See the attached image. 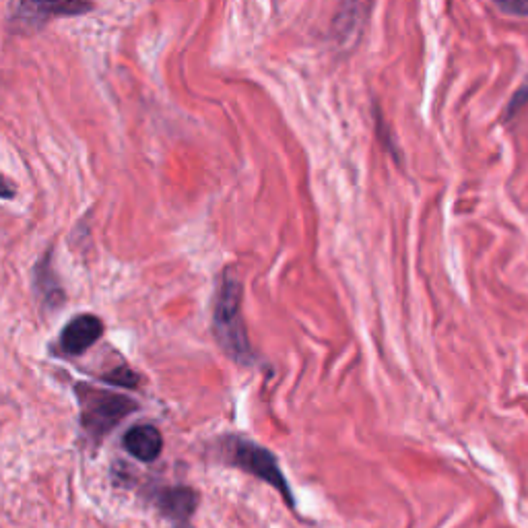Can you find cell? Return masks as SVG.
Segmentation results:
<instances>
[{
    "mask_svg": "<svg viewBox=\"0 0 528 528\" xmlns=\"http://www.w3.org/2000/svg\"><path fill=\"white\" fill-rule=\"evenodd\" d=\"M157 504L163 510V514H168L176 522H186L196 508V493L188 487L165 489L159 493Z\"/></svg>",
    "mask_w": 528,
    "mask_h": 528,
    "instance_id": "8992f818",
    "label": "cell"
},
{
    "mask_svg": "<svg viewBox=\"0 0 528 528\" xmlns=\"http://www.w3.org/2000/svg\"><path fill=\"white\" fill-rule=\"evenodd\" d=\"M215 335L219 345L229 357L240 363L252 359L246 326L242 318V285L234 277H225L221 281L217 302H215Z\"/></svg>",
    "mask_w": 528,
    "mask_h": 528,
    "instance_id": "6da1fadb",
    "label": "cell"
},
{
    "mask_svg": "<svg viewBox=\"0 0 528 528\" xmlns=\"http://www.w3.org/2000/svg\"><path fill=\"white\" fill-rule=\"evenodd\" d=\"M23 11L33 13V17H38L42 13H48V17L54 15H79L91 11L89 3H27L21 5Z\"/></svg>",
    "mask_w": 528,
    "mask_h": 528,
    "instance_id": "52a82bcc",
    "label": "cell"
},
{
    "mask_svg": "<svg viewBox=\"0 0 528 528\" xmlns=\"http://www.w3.org/2000/svg\"><path fill=\"white\" fill-rule=\"evenodd\" d=\"M15 186L9 178H5L3 174H0V198H13L15 196Z\"/></svg>",
    "mask_w": 528,
    "mask_h": 528,
    "instance_id": "9c48e42d",
    "label": "cell"
},
{
    "mask_svg": "<svg viewBox=\"0 0 528 528\" xmlns=\"http://www.w3.org/2000/svg\"><path fill=\"white\" fill-rule=\"evenodd\" d=\"M104 335V322L97 316L83 314L64 326L60 335V349L69 355H81L93 347Z\"/></svg>",
    "mask_w": 528,
    "mask_h": 528,
    "instance_id": "277c9868",
    "label": "cell"
},
{
    "mask_svg": "<svg viewBox=\"0 0 528 528\" xmlns=\"http://www.w3.org/2000/svg\"><path fill=\"white\" fill-rule=\"evenodd\" d=\"M498 7L508 13L528 15V0H510V3H498Z\"/></svg>",
    "mask_w": 528,
    "mask_h": 528,
    "instance_id": "ba28073f",
    "label": "cell"
},
{
    "mask_svg": "<svg viewBox=\"0 0 528 528\" xmlns=\"http://www.w3.org/2000/svg\"><path fill=\"white\" fill-rule=\"evenodd\" d=\"M81 394V419L91 438L99 440L132 411L137 409V403H132L126 396L104 392L95 388H79Z\"/></svg>",
    "mask_w": 528,
    "mask_h": 528,
    "instance_id": "7a4b0ae2",
    "label": "cell"
},
{
    "mask_svg": "<svg viewBox=\"0 0 528 528\" xmlns=\"http://www.w3.org/2000/svg\"><path fill=\"white\" fill-rule=\"evenodd\" d=\"M124 448L141 462H153L163 448V438L153 425H137L124 436Z\"/></svg>",
    "mask_w": 528,
    "mask_h": 528,
    "instance_id": "5b68a950",
    "label": "cell"
},
{
    "mask_svg": "<svg viewBox=\"0 0 528 528\" xmlns=\"http://www.w3.org/2000/svg\"><path fill=\"white\" fill-rule=\"evenodd\" d=\"M229 458L242 471L275 487L283 495V500L287 502L289 508L295 506L289 483L277 465V458L269 450H264L262 446L248 440H234L229 446Z\"/></svg>",
    "mask_w": 528,
    "mask_h": 528,
    "instance_id": "3957f363",
    "label": "cell"
}]
</instances>
